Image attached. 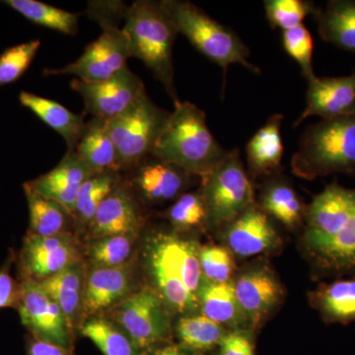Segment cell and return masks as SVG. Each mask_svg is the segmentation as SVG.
I'll return each mask as SVG.
<instances>
[{"label":"cell","instance_id":"cell-7","mask_svg":"<svg viewBox=\"0 0 355 355\" xmlns=\"http://www.w3.org/2000/svg\"><path fill=\"white\" fill-rule=\"evenodd\" d=\"M200 189L209 211V228L220 230L256 205L253 183L245 170L240 150L234 148L202 178Z\"/></svg>","mask_w":355,"mask_h":355},{"label":"cell","instance_id":"cell-33","mask_svg":"<svg viewBox=\"0 0 355 355\" xmlns=\"http://www.w3.org/2000/svg\"><path fill=\"white\" fill-rule=\"evenodd\" d=\"M80 330L104 355H144L125 331L111 320L91 317Z\"/></svg>","mask_w":355,"mask_h":355},{"label":"cell","instance_id":"cell-16","mask_svg":"<svg viewBox=\"0 0 355 355\" xmlns=\"http://www.w3.org/2000/svg\"><path fill=\"white\" fill-rule=\"evenodd\" d=\"M307 83L306 106L294 123V128L310 116L328 120L355 114V70L349 76H315Z\"/></svg>","mask_w":355,"mask_h":355},{"label":"cell","instance_id":"cell-4","mask_svg":"<svg viewBox=\"0 0 355 355\" xmlns=\"http://www.w3.org/2000/svg\"><path fill=\"white\" fill-rule=\"evenodd\" d=\"M293 174L304 180L355 174V114L321 120L301 137L291 158Z\"/></svg>","mask_w":355,"mask_h":355},{"label":"cell","instance_id":"cell-8","mask_svg":"<svg viewBox=\"0 0 355 355\" xmlns=\"http://www.w3.org/2000/svg\"><path fill=\"white\" fill-rule=\"evenodd\" d=\"M113 318L141 352L171 335V311L153 287H144L123 298L114 307Z\"/></svg>","mask_w":355,"mask_h":355},{"label":"cell","instance_id":"cell-2","mask_svg":"<svg viewBox=\"0 0 355 355\" xmlns=\"http://www.w3.org/2000/svg\"><path fill=\"white\" fill-rule=\"evenodd\" d=\"M167 127L153 155L205 178L227 156L207 125V114L191 102L174 105Z\"/></svg>","mask_w":355,"mask_h":355},{"label":"cell","instance_id":"cell-3","mask_svg":"<svg viewBox=\"0 0 355 355\" xmlns=\"http://www.w3.org/2000/svg\"><path fill=\"white\" fill-rule=\"evenodd\" d=\"M125 20L123 30L130 58L144 62L164 86L174 105L178 104L173 49L179 33L169 14L161 1L137 0L128 6Z\"/></svg>","mask_w":355,"mask_h":355},{"label":"cell","instance_id":"cell-10","mask_svg":"<svg viewBox=\"0 0 355 355\" xmlns=\"http://www.w3.org/2000/svg\"><path fill=\"white\" fill-rule=\"evenodd\" d=\"M232 282L238 304L252 330L265 323L284 301V286L266 263L243 268Z\"/></svg>","mask_w":355,"mask_h":355},{"label":"cell","instance_id":"cell-5","mask_svg":"<svg viewBox=\"0 0 355 355\" xmlns=\"http://www.w3.org/2000/svg\"><path fill=\"white\" fill-rule=\"evenodd\" d=\"M179 34L210 62L220 67L226 76L231 64H241L250 71L261 74L260 67L249 60L251 51L230 28L217 22L202 9L184 0H161Z\"/></svg>","mask_w":355,"mask_h":355},{"label":"cell","instance_id":"cell-30","mask_svg":"<svg viewBox=\"0 0 355 355\" xmlns=\"http://www.w3.org/2000/svg\"><path fill=\"white\" fill-rule=\"evenodd\" d=\"M29 207V233L37 236H55L69 232L73 216L60 203L44 198L30 188L23 186Z\"/></svg>","mask_w":355,"mask_h":355},{"label":"cell","instance_id":"cell-22","mask_svg":"<svg viewBox=\"0 0 355 355\" xmlns=\"http://www.w3.org/2000/svg\"><path fill=\"white\" fill-rule=\"evenodd\" d=\"M284 120V114H272L248 141V167L254 177H270L282 171L284 154L282 137Z\"/></svg>","mask_w":355,"mask_h":355},{"label":"cell","instance_id":"cell-12","mask_svg":"<svg viewBox=\"0 0 355 355\" xmlns=\"http://www.w3.org/2000/svg\"><path fill=\"white\" fill-rule=\"evenodd\" d=\"M70 87L83 98L86 113L106 121L123 113L146 89L144 81L128 67L98 83L73 79Z\"/></svg>","mask_w":355,"mask_h":355},{"label":"cell","instance_id":"cell-41","mask_svg":"<svg viewBox=\"0 0 355 355\" xmlns=\"http://www.w3.org/2000/svg\"><path fill=\"white\" fill-rule=\"evenodd\" d=\"M128 8L121 1H89L87 13L100 25H119L121 19H125Z\"/></svg>","mask_w":355,"mask_h":355},{"label":"cell","instance_id":"cell-25","mask_svg":"<svg viewBox=\"0 0 355 355\" xmlns=\"http://www.w3.org/2000/svg\"><path fill=\"white\" fill-rule=\"evenodd\" d=\"M198 312L229 331H247L249 324L236 299L233 282L214 284L202 279L198 292Z\"/></svg>","mask_w":355,"mask_h":355},{"label":"cell","instance_id":"cell-1","mask_svg":"<svg viewBox=\"0 0 355 355\" xmlns=\"http://www.w3.org/2000/svg\"><path fill=\"white\" fill-rule=\"evenodd\" d=\"M200 248L195 240L174 230L154 231L146 238L144 263L153 288L168 309L180 316L200 313Z\"/></svg>","mask_w":355,"mask_h":355},{"label":"cell","instance_id":"cell-43","mask_svg":"<svg viewBox=\"0 0 355 355\" xmlns=\"http://www.w3.org/2000/svg\"><path fill=\"white\" fill-rule=\"evenodd\" d=\"M21 287L12 279L8 268L0 270V309L17 307L19 303Z\"/></svg>","mask_w":355,"mask_h":355},{"label":"cell","instance_id":"cell-27","mask_svg":"<svg viewBox=\"0 0 355 355\" xmlns=\"http://www.w3.org/2000/svg\"><path fill=\"white\" fill-rule=\"evenodd\" d=\"M19 101L64 139L67 151L76 150L85 130L84 116L70 112L60 103L32 93H20Z\"/></svg>","mask_w":355,"mask_h":355},{"label":"cell","instance_id":"cell-18","mask_svg":"<svg viewBox=\"0 0 355 355\" xmlns=\"http://www.w3.org/2000/svg\"><path fill=\"white\" fill-rule=\"evenodd\" d=\"M137 193L121 180L98 207L89 225L92 238L103 236L137 234L144 216Z\"/></svg>","mask_w":355,"mask_h":355},{"label":"cell","instance_id":"cell-45","mask_svg":"<svg viewBox=\"0 0 355 355\" xmlns=\"http://www.w3.org/2000/svg\"><path fill=\"white\" fill-rule=\"evenodd\" d=\"M149 355H196V352L182 345L169 343L154 349Z\"/></svg>","mask_w":355,"mask_h":355},{"label":"cell","instance_id":"cell-26","mask_svg":"<svg viewBox=\"0 0 355 355\" xmlns=\"http://www.w3.org/2000/svg\"><path fill=\"white\" fill-rule=\"evenodd\" d=\"M320 38L355 53V0H331L313 14Z\"/></svg>","mask_w":355,"mask_h":355},{"label":"cell","instance_id":"cell-17","mask_svg":"<svg viewBox=\"0 0 355 355\" xmlns=\"http://www.w3.org/2000/svg\"><path fill=\"white\" fill-rule=\"evenodd\" d=\"M223 230L226 247L241 259L270 253L282 245V238L270 217L257 203Z\"/></svg>","mask_w":355,"mask_h":355},{"label":"cell","instance_id":"cell-38","mask_svg":"<svg viewBox=\"0 0 355 355\" xmlns=\"http://www.w3.org/2000/svg\"><path fill=\"white\" fill-rule=\"evenodd\" d=\"M200 263L203 279L214 284H226L235 277L234 254L226 246L207 245L200 248Z\"/></svg>","mask_w":355,"mask_h":355},{"label":"cell","instance_id":"cell-24","mask_svg":"<svg viewBox=\"0 0 355 355\" xmlns=\"http://www.w3.org/2000/svg\"><path fill=\"white\" fill-rule=\"evenodd\" d=\"M260 193L258 207L268 216L294 230L305 223L307 205L293 186L279 174L268 177Z\"/></svg>","mask_w":355,"mask_h":355},{"label":"cell","instance_id":"cell-35","mask_svg":"<svg viewBox=\"0 0 355 355\" xmlns=\"http://www.w3.org/2000/svg\"><path fill=\"white\" fill-rule=\"evenodd\" d=\"M165 217L173 230L181 234L209 228V211L202 191L184 193L165 212Z\"/></svg>","mask_w":355,"mask_h":355},{"label":"cell","instance_id":"cell-13","mask_svg":"<svg viewBox=\"0 0 355 355\" xmlns=\"http://www.w3.org/2000/svg\"><path fill=\"white\" fill-rule=\"evenodd\" d=\"M81 261L77 240L69 232L55 236H26L20 253L26 279L42 282Z\"/></svg>","mask_w":355,"mask_h":355},{"label":"cell","instance_id":"cell-31","mask_svg":"<svg viewBox=\"0 0 355 355\" xmlns=\"http://www.w3.org/2000/svg\"><path fill=\"white\" fill-rule=\"evenodd\" d=\"M228 331L200 313L180 316L175 326L180 345L195 352H205L220 345Z\"/></svg>","mask_w":355,"mask_h":355},{"label":"cell","instance_id":"cell-40","mask_svg":"<svg viewBox=\"0 0 355 355\" xmlns=\"http://www.w3.org/2000/svg\"><path fill=\"white\" fill-rule=\"evenodd\" d=\"M282 46L287 55L295 60L307 80L316 76L313 69L314 41L304 25L282 32Z\"/></svg>","mask_w":355,"mask_h":355},{"label":"cell","instance_id":"cell-15","mask_svg":"<svg viewBox=\"0 0 355 355\" xmlns=\"http://www.w3.org/2000/svg\"><path fill=\"white\" fill-rule=\"evenodd\" d=\"M128 171L132 172L128 184L140 200L161 205L176 200L186 193L191 178L182 168L150 155Z\"/></svg>","mask_w":355,"mask_h":355},{"label":"cell","instance_id":"cell-23","mask_svg":"<svg viewBox=\"0 0 355 355\" xmlns=\"http://www.w3.org/2000/svg\"><path fill=\"white\" fill-rule=\"evenodd\" d=\"M308 298L324 323H355V277H336L322 282Z\"/></svg>","mask_w":355,"mask_h":355},{"label":"cell","instance_id":"cell-21","mask_svg":"<svg viewBox=\"0 0 355 355\" xmlns=\"http://www.w3.org/2000/svg\"><path fill=\"white\" fill-rule=\"evenodd\" d=\"M132 270L128 263L121 266H93L86 275L83 314L94 317L120 303L130 292Z\"/></svg>","mask_w":355,"mask_h":355},{"label":"cell","instance_id":"cell-37","mask_svg":"<svg viewBox=\"0 0 355 355\" xmlns=\"http://www.w3.org/2000/svg\"><path fill=\"white\" fill-rule=\"evenodd\" d=\"M263 3L270 27L282 32L303 25V21L317 9L314 2L307 0H266Z\"/></svg>","mask_w":355,"mask_h":355},{"label":"cell","instance_id":"cell-44","mask_svg":"<svg viewBox=\"0 0 355 355\" xmlns=\"http://www.w3.org/2000/svg\"><path fill=\"white\" fill-rule=\"evenodd\" d=\"M27 355H71L69 349L53 345V343L44 342V340H34L28 347Z\"/></svg>","mask_w":355,"mask_h":355},{"label":"cell","instance_id":"cell-36","mask_svg":"<svg viewBox=\"0 0 355 355\" xmlns=\"http://www.w3.org/2000/svg\"><path fill=\"white\" fill-rule=\"evenodd\" d=\"M137 234L111 235L92 238L88 257L92 266H121L128 263Z\"/></svg>","mask_w":355,"mask_h":355},{"label":"cell","instance_id":"cell-9","mask_svg":"<svg viewBox=\"0 0 355 355\" xmlns=\"http://www.w3.org/2000/svg\"><path fill=\"white\" fill-rule=\"evenodd\" d=\"M102 34L86 46L76 62L60 69L44 70V76H71L84 83L111 78L128 67V40L119 25L103 24Z\"/></svg>","mask_w":355,"mask_h":355},{"label":"cell","instance_id":"cell-11","mask_svg":"<svg viewBox=\"0 0 355 355\" xmlns=\"http://www.w3.org/2000/svg\"><path fill=\"white\" fill-rule=\"evenodd\" d=\"M20 287L17 308L22 324L36 340L69 349L72 327L60 306L46 294L37 280L24 277Z\"/></svg>","mask_w":355,"mask_h":355},{"label":"cell","instance_id":"cell-19","mask_svg":"<svg viewBox=\"0 0 355 355\" xmlns=\"http://www.w3.org/2000/svg\"><path fill=\"white\" fill-rule=\"evenodd\" d=\"M302 250L318 277H355V211L335 234Z\"/></svg>","mask_w":355,"mask_h":355},{"label":"cell","instance_id":"cell-29","mask_svg":"<svg viewBox=\"0 0 355 355\" xmlns=\"http://www.w3.org/2000/svg\"><path fill=\"white\" fill-rule=\"evenodd\" d=\"M74 153L93 173L121 172L116 147L109 132V121L99 118L88 121Z\"/></svg>","mask_w":355,"mask_h":355},{"label":"cell","instance_id":"cell-32","mask_svg":"<svg viewBox=\"0 0 355 355\" xmlns=\"http://www.w3.org/2000/svg\"><path fill=\"white\" fill-rule=\"evenodd\" d=\"M1 2L35 24L69 36H73L78 32L80 14L69 12L36 0H4Z\"/></svg>","mask_w":355,"mask_h":355},{"label":"cell","instance_id":"cell-39","mask_svg":"<svg viewBox=\"0 0 355 355\" xmlns=\"http://www.w3.org/2000/svg\"><path fill=\"white\" fill-rule=\"evenodd\" d=\"M40 46L41 41L34 40L4 51L0 55V86L14 83L24 76Z\"/></svg>","mask_w":355,"mask_h":355},{"label":"cell","instance_id":"cell-34","mask_svg":"<svg viewBox=\"0 0 355 355\" xmlns=\"http://www.w3.org/2000/svg\"><path fill=\"white\" fill-rule=\"evenodd\" d=\"M121 172L93 173L79 190L74 209V221L89 227L103 200L120 183Z\"/></svg>","mask_w":355,"mask_h":355},{"label":"cell","instance_id":"cell-20","mask_svg":"<svg viewBox=\"0 0 355 355\" xmlns=\"http://www.w3.org/2000/svg\"><path fill=\"white\" fill-rule=\"evenodd\" d=\"M92 174L74 151H67L53 170L27 184L43 197L60 203L73 216L79 190Z\"/></svg>","mask_w":355,"mask_h":355},{"label":"cell","instance_id":"cell-42","mask_svg":"<svg viewBox=\"0 0 355 355\" xmlns=\"http://www.w3.org/2000/svg\"><path fill=\"white\" fill-rule=\"evenodd\" d=\"M219 347L220 355H254L253 345L247 331H229Z\"/></svg>","mask_w":355,"mask_h":355},{"label":"cell","instance_id":"cell-6","mask_svg":"<svg viewBox=\"0 0 355 355\" xmlns=\"http://www.w3.org/2000/svg\"><path fill=\"white\" fill-rule=\"evenodd\" d=\"M171 113L157 106L144 89L123 113L109 121L121 172L153 155Z\"/></svg>","mask_w":355,"mask_h":355},{"label":"cell","instance_id":"cell-28","mask_svg":"<svg viewBox=\"0 0 355 355\" xmlns=\"http://www.w3.org/2000/svg\"><path fill=\"white\" fill-rule=\"evenodd\" d=\"M86 275L85 265L81 261L39 282L46 294L60 306L71 327L76 323L79 315L83 314Z\"/></svg>","mask_w":355,"mask_h":355},{"label":"cell","instance_id":"cell-14","mask_svg":"<svg viewBox=\"0 0 355 355\" xmlns=\"http://www.w3.org/2000/svg\"><path fill=\"white\" fill-rule=\"evenodd\" d=\"M355 211V189L335 181L327 184L307 205L302 246L335 234Z\"/></svg>","mask_w":355,"mask_h":355}]
</instances>
